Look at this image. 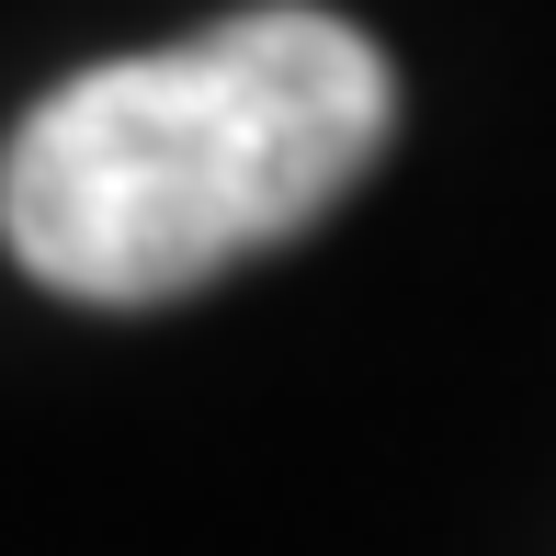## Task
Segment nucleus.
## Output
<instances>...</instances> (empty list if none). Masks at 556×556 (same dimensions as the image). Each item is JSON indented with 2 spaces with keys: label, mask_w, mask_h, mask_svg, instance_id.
<instances>
[{
  "label": "nucleus",
  "mask_w": 556,
  "mask_h": 556,
  "mask_svg": "<svg viewBox=\"0 0 556 556\" xmlns=\"http://www.w3.org/2000/svg\"><path fill=\"white\" fill-rule=\"evenodd\" d=\"M397 125L341 12L262 0L160 58H103L0 148V239L68 307H170L330 216Z\"/></svg>",
  "instance_id": "obj_1"
}]
</instances>
